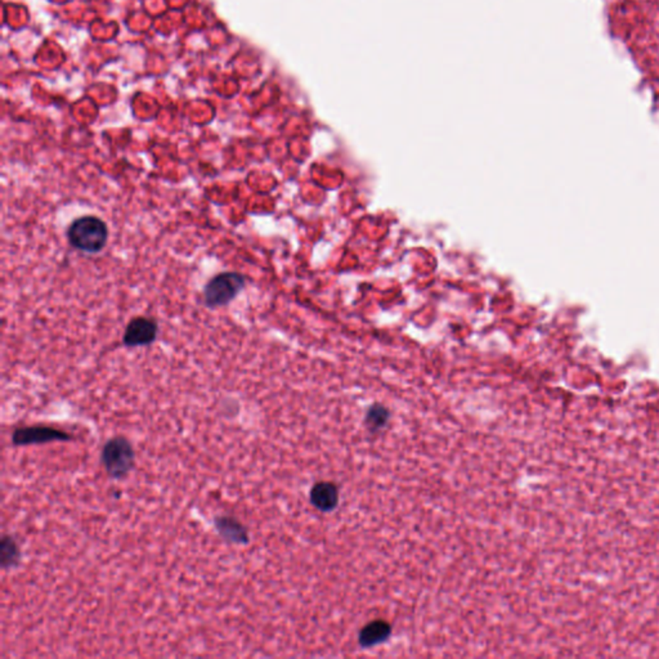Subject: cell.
<instances>
[{"label":"cell","instance_id":"cell-2","mask_svg":"<svg viewBox=\"0 0 659 659\" xmlns=\"http://www.w3.org/2000/svg\"><path fill=\"white\" fill-rule=\"evenodd\" d=\"M245 288V277L236 272L218 274L203 288V301L208 307H222L235 299Z\"/></svg>","mask_w":659,"mask_h":659},{"label":"cell","instance_id":"cell-1","mask_svg":"<svg viewBox=\"0 0 659 659\" xmlns=\"http://www.w3.org/2000/svg\"><path fill=\"white\" fill-rule=\"evenodd\" d=\"M72 246L84 253H99L109 238L106 223L97 216H81L72 222L67 231Z\"/></svg>","mask_w":659,"mask_h":659},{"label":"cell","instance_id":"cell-6","mask_svg":"<svg viewBox=\"0 0 659 659\" xmlns=\"http://www.w3.org/2000/svg\"><path fill=\"white\" fill-rule=\"evenodd\" d=\"M311 501L321 511H331L339 501V492L333 483H317L311 492Z\"/></svg>","mask_w":659,"mask_h":659},{"label":"cell","instance_id":"cell-10","mask_svg":"<svg viewBox=\"0 0 659 659\" xmlns=\"http://www.w3.org/2000/svg\"><path fill=\"white\" fill-rule=\"evenodd\" d=\"M389 418V412L383 406H373L367 415V425L371 429H380L386 425Z\"/></svg>","mask_w":659,"mask_h":659},{"label":"cell","instance_id":"cell-3","mask_svg":"<svg viewBox=\"0 0 659 659\" xmlns=\"http://www.w3.org/2000/svg\"><path fill=\"white\" fill-rule=\"evenodd\" d=\"M134 450L124 437H115L102 450V463L106 471L115 479L124 478L134 466Z\"/></svg>","mask_w":659,"mask_h":659},{"label":"cell","instance_id":"cell-9","mask_svg":"<svg viewBox=\"0 0 659 659\" xmlns=\"http://www.w3.org/2000/svg\"><path fill=\"white\" fill-rule=\"evenodd\" d=\"M20 548L12 537L4 535L0 543V563L3 569L16 567L20 561Z\"/></svg>","mask_w":659,"mask_h":659},{"label":"cell","instance_id":"cell-7","mask_svg":"<svg viewBox=\"0 0 659 659\" xmlns=\"http://www.w3.org/2000/svg\"><path fill=\"white\" fill-rule=\"evenodd\" d=\"M216 527L224 540L232 543H248V530L233 518L222 516L216 520Z\"/></svg>","mask_w":659,"mask_h":659},{"label":"cell","instance_id":"cell-5","mask_svg":"<svg viewBox=\"0 0 659 659\" xmlns=\"http://www.w3.org/2000/svg\"><path fill=\"white\" fill-rule=\"evenodd\" d=\"M157 325L155 321L137 317L125 328L124 344L126 346H150L156 339Z\"/></svg>","mask_w":659,"mask_h":659},{"label":"cell","instance_id":"cell-8","mask_svg":"<svg viewBox=\"0 0 659 659\" xmlns=\"http://www.w3.org/2000/svg\"><path fill=\"white\" fill-rule=\"evenodd\" d=\"M391 635V626L384 620H373L359 633V643L363 648H371L386 641Z\"/></svg>","mask_w":659,"mask_h":659},{"label":"cell","instance_id":"cell-4","mask_svg":"<svg viewBox=\"0 0 659 659\" xmlns=\"http://www.w3.org/2000/svg\"><path fill=\"white\" fill-rule=\"evenodd\" d=\"M72 437L66 431L51 426H26L14 431L12 442L14 446L48 443L54 441H71Z\"/></svg>","mask_w":659,"mask_h":659}]
</instances>
